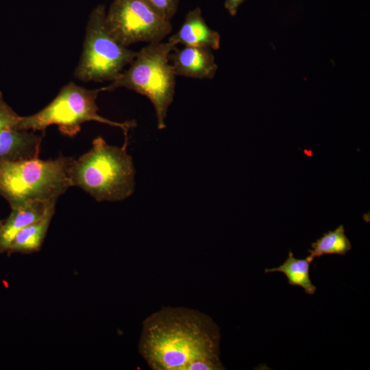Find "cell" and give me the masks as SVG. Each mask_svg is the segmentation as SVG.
Segmentation results:
<instances>
[{"label":"cell","instance_id":"12","mask_svg":"<svg viewBox=\"0 0 370 370\" xmlns=\"http://www.w3.org/2000/svg\"><path fill=\"white\" fill-rule=\"evenodd\" d=\"M56 204L50 206L42 218L25 227L15 235L8 252L31 254L40 249L55 212Z\"/></svg>","mask_w":370,"mask_h":370},{"label":"cell","instance_id":"8","mask_svg":"<svg viewBox=\"0 0 370 370\" xmlns=\"http://www.w3.org/2000/svg\"><path fill=\"white\" fill-rule=\"evenodd\" d=\"M169 59L175 75L209 79L214 77L218 66L211 49L201 47H176Z\"/></svg>","mask_w":370,"mask_h":370},{"label":"cell","instance_id":"11","mask_svg":"<svg viewBox=\"0 0 370 370\" xmlns=\"http://www.w3.org/2000/svg\"><path fill=\"white\" fill-rule=\"evenodd\" d=\"M54 203L56 201H32L11 208V213L3 221L0 234V253L8 252L15 235L25 227L42 218Z\"/></svg>","mask_w":370,"mask_h":370},{"label":"cell","instance_id":"10","mask_svg":"<svg viewBox=\"0 0 370 370\" xmlns=\"http://www.w3.org/2000/svg\"><path fill=\"white\" fill-rule=\"evenodd\" d=\"M168 41L175 46L181 44L217 50L220 47V35L208 27L197 7L186 14L180 29Z\"/></svg>","mask_w":370,"mask_h":370},{"label":"cell","instance_id":"3","mask_svg":"<svg viewBox=\"0 0 370 370\" xmlns=\"http://www.w3.org/2000/svg\"><path fill=\"white\" fill-rule=\"evenodd\" d=\"M72 160L60 156L49 160H0V195L11 208L32 201H57L71 186Z\"/></svg>","mask_w":370,"mask_h":370},{"label":"cell","instance_id":"1","mask_svg":"<svg viewBox=\"0 0 370 370\" xmlns=\"http://www.w3.org/2000/svg\"><path fill=\"white\" fill-rule=\"evenodd\" d=\"M220 332L208 315L163 308L145 319L139 352L153 370H221Z\"/></svg>","mask_w":370,"mask_h":370},{"label":"cell","instance_id":"17","mask_svg":"<svg viewBox=\"0 0 370 370\" xmlns=\"http://www.w3.org/2000/svg\"><path fill=\"white\" fill-rule=\"evenodd\" d=\"M245 0H225L224 6L231 16H235L238 8Z\"/></svg>","mask_w":370,"mask_h":370},{"label":"cell","instance_id":"5","mask_svg":"<svg viewBox=\"0 0 370 370\" xmlns=\"http://www.w3.org/2000/svg\"><path fill=\"white\" fill-rule=\"evenodd\" d=\"M101 91L100 88L90 90L69 82L47 106L35 114L21 116L13 128L45 132L48 127L56 125L62 134L73 137L80 132L83 123L97 121L121 128L124 134V142L128 143V131L136 125V121L116 122L101 116L97 104Z\"/></svg>","mask_w":370,"mask_h":370},{"label":"cell","instance_id":"13","mask_svg":"<svg viewBox=\"0 0 370 370\" xmlns=\"http://www.w3.org/2000/svg\"><path fill=\"white\" fill-rule=\"evenodd\" d=\"M312 262L308 256L305 259L295 258L291 251L286 260L278 267L266 269L265 273L280 272L284 274L288 282L292 286L302 288L308 295H313L317 288L310 278V264Z\"/></svg>","mask_w":370,"mask_h":370},{"label":"cell","instance_id":"18","mask_svg":"<svg viewBox=\"0 0 370 370\" xmlns=\"http://www.w3.org/2000/svg\"><path fill=\"white\" fill-rule=\"evenodd\" d=\"M3 221L0 220V234H1L2 227H3Z\"/></svg>","mask_w":370,"mask_h":370},{"label":"cell","instance_id":"4","mask_svg":"<svg viewBox=\"0 0 370 370\" xmlns=\"http://www.w3.org/2000/svg\"><path fill=\"white\" fill-rule=\"evenodd\" d=\"M175 47L169 41L149 43L137 52L127 70L101 90L123 87L145 96L154 107L158 130H164L175 95L176 75L169 56Z\"/></svg>","mask_w":370,"mask_h":370},{"label":"cell","instance_id":"14","mask_svg":"<svg viewBox=\"0 0 370 370\" xmlns=\"http://www.w3.org/2000/svg\"><path fill=\"white\" fill-rule=\"evenodd\" d=\"M312 249H308V257L314 260L326 254L345 255L352 249V245L345 233L343 225L335 230L328 231L311 244Z\"/></svg>","mask_w":370,"mask_h":370},{"label":"cell","instance_id":"7","mask_svg":"<svg viewBox=\"0 0 370 370\" xmlns=\"http://www.w3.org/2000/svg\"><path fill=\"white\" fill-rule=\"evenodd\" d=\"M105 23L110 34L125 47L162 41L172 29L171 21L143 0H114L106 13Z\"/></svg>","mask_w":370,"mask_h":370},{"label":"cell","instance_id":"16","mask_svg":"<svg viewBox=\"0 0 370 370\" xmlns=\"http://www.w3.org/2000/svg\"><path fill=\"white\" fill-rule=\"evenodd\" d=\"M21 116L17 114L5 101L0 92V131L14 127L20 121Z\"/></svg>","mask_w":370,"mask_h":370},{"label":"cell","instance_id":"9","mask_svg":"<svg viewBox=\"0 0 370 370\" xmlns=\"http://www.w3.org/2000/svg\"><path fill=\"white\" fill-rule=\"evenodd\" d=\"M45 132L13 127L0 131V160L18 161L39 157Z\"/></svg>","mask_w":370,"mask_h":370},{"label":"cell","instance_id":"6","mask_svg":"<svg viewBox=\"0 0 370 370\" xmlns=\"http://www.w3.org/2000/svg\"><path fill=\"white\" fill-rule=\"evenodd\" d=\"M103 5L90 13L83 51L74 76L84 82L114 81L131 64L137 52L120 44L108 32Z\"/></svg>","mask_w":370,"mask_h":370},{"label":"cell","instance_id":"15","mask_svg":"<svg viewBox=\"0 0 370 370\" xmlns=\"http://www.w3.org/2000/svg\"><path fill=\"white\" fill-rule=\"evenodd\" d=\"M163 18L171 21L175 16L180 0H143Z\"/></svg>","mask_w":370,"mask_h":370},{"label":"cell","instance_id":"2","mask_svg":"<svg viewBox=\"0 0 370 370\" xmlns=\"http://www.w3.org/2000/svg\"><path fill=\"white\" fill-rule=\"evenodd\" d=\"M127 144L114 146L101 136L95 138L88 151L71 161V186L80 188L99 202L121 201L130 197L135 189L136 171Z\"/></svg>","mask_w":370,"mask_h":370}]
</instances>
